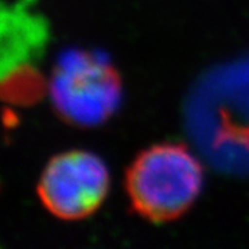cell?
Segmentation results:
<instances>
[{
	"mask_svg": "<svg viewBox=\"0 0 249 249\" xmlns=\"http://www.w3.org/2000/svg\"><path fill=\"white\" fill-rule=\"evenodd\" d=\"M49 40L45 17L32 10V0L1 7V83L13 103H32L43 91L36 64Z\"/></svg>",
	"mask_w": 249,
	"mask_h": 249,
	"instance_id": "3957f363",
	"label": "cell"
},
{
	"mask_svg": "<svg viewBox=\"0 0 249 249\" xmlns=\"http://www.w3.org/2000/svg\"><path fill=\"white\" fill-rule=\"evenodd\" d=\"M57 112L78 126H97L121 103V80L107 61L86 52H68L54 68L49 85Z\"/></svg>",
	"mask_w": 249,
	"mask_h": 249,
	"instance_id": "7a4b0ae2",
	"label": "cell"
},
{
	"mask_svg": "<svg viewBox=\"0 0 249 249\" xmlns=\"http://www.w3.org/2000/svg\"><path fill=\"white\" fill-rule=\"evenodd\" d=\"M109 176L94 154L70 151L47 163L37 184L46 209L62 220H80L93 214L106 199Z\"/></svg>",
	"mask_w": 249,
	"mask_h": 249,
	"instance_id": "277c9868",
	"label": "cell"
},
{
	"mask_svg": "<svg viewBox=\"0 0 249 249\" xmlns=\"http://www.w3.org/2000/svg\"><path fill=\"white\" fill-rule=\"evenodd\" d=\"M204 184L199 160L180 144H160L142 151L126 175L133 209L154 223L175 220L196 202Z\"/></svg>",
	"mask_w": 249,
	"mask_h": 249,
	"instance_id": "6da1fadb",
	"label": "cell"
}]
</instances>
